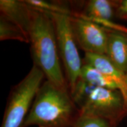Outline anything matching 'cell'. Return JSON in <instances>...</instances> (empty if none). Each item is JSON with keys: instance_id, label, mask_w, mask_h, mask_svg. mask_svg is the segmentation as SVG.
Here are the masks:
<instances>
[{"instance_id": "1", "label": "cell", "mask_w": 127, "mask_h": 127, "mask_svg": "<svg viewBox=\"0 0 127 127\" xmlns=\"http://www.w3.org/2000/svg\"><path fill=\"white\" fill-rule=\"evenodd\" d=\"M80 115L69 89L47 79L39 87L21 127H74Z\"/></svg>"}, {"instance_id": "2", "label": "cell", "mask_w": 127, "mask_h": 127, "mask_svg": "<svg viewBox=\"0 0 127 127\" xmlns=\"http://www.w3.org/2000/svg\"><path fill=\"white\" fill-rule=\"evenodd\" d=\"M28 35L34 65L43 72L47 80L61 88H69L60 64L55 28L50 16L32 9Z\"/></svg>"}, {"instance_id": "3", "label": "cell", "mask_w": 127, "mask_h": 127, "mask_svg": "<svg viewBox=\"0 0 127 127\" xmlns=\"http://www.w3.org/2000/svg\"><path fill=\"white\" fill-rule=\"evenodd\" d=\"M71 94L81 115L108 119L118 124L127 115L124 99L119 90L94 86L81 78Z\"/></svg>"}, {"instance_id": "4", "label": "cell", "mask_w": 127, "mask_h": 127, "mask_svg": "<svg viewBox=\"0 0 127 127\" xmlns=\"http://www.w3.org/2000/svg\"><path fill=\"white\" fill-rule=\"evenodd\" d=\"M44 77L43 72L33 65L26 77L12 88L1 127H21Z\"/></svg>"}, {"instance_id": "5", "label": "cell", "mask_w": 127, "mask_h": 127, "mask_svg": "<svg viewBox=\"0 0 127 127\" xmlns=\"http://www.w3.org/2000/svg\"><path fill=\"white\" fill-rule=\"evenodd\" d=\"M46 13L50 16L54 24L59 55L64 66L66 81L71 93L81 79L83 62L79 56L73 34L71 16L59 13Z\"/></svg>"}, {"instance_id": "6", "label": "cell", "mask_w": 127, "mask_h": 127, "mask_svg": "<svg viewBox=\"0 0 127 127\" xmlns=\"http://www.w3.org/2000/svg\"><path fill=\"white\" fill-rule=\"evenodd\" d=\"M74 38L85 53L106 55L109 29L87 19L71 16Z\"/></svg>"}, {"instance_id": "7", "label": "cell", "mask_w": 127, "mask_h": 127, "mask_svg": "<svg viewBox=\"0 0 127 127\" xmlns=\"http://www.w3.org/2000/svg\"><path fill=\"white\" fill-rule=\"evenodd\" d=\"M120 1L112 0L84 1L81 12L74 14L72 16L87 19L109 28L112 24L110 20L114 15L116 16Z\"/></svg>"}, {"instance_id": "8", "label": "cell", "mask_w": 127, "mask_h": 127, "mask_svg": "<svg viewBox=\"0 0 127 127\" xmlns=\"http://www.w3.org/2000/svg\"><path fill=\"white\" fill-rule=\"evenodd\" d=\"M84 64H87L98 69L103 74L109 76L117 82L119 90L122 93L127 109V72L117 68L106 55L85 53Z\"/></svg>"}, {"instance_id": "9", "label": "cell", "mask_w": 127, "mask_h": 127, "mask_svg": "<svg viewBox=\"0 0 127 127\" xmlns=\"http://www.w3.org/2000/svg\"><path fill=\"white\" fill-rule=\"evenodd\" d=\"M0 12L1 15L15 24L29 38L32 9L24 1L1 0Z\"/></svg>"}, {"instance_id": "10", "label": "cell", "mask_w": 127, "mask_h": 127, "mask_svg": "<svg viewBox=\"0 0 127 127\" xmlns=\"http://www.w3.org/2000/svg\"><path fill=\"white\" fill-rule=\"evenodd\" d=\"M107 55L116 67L127 72V33L109 30Z\"/></svg>"}, {"instance_id": "11", "label": "cell", "mask_w": 127, "mask_h": 127, "mask_svg": "<svg viewBox=\"0 0 127 127\" xmlns=\"http://www.w3.org/2000/svg\"><path fill=\"white\" fill-rule=\"evenodd\" d=\"M81 78L94 86L119 90L118 85L112 78L88 65L83 64Z\"/></svg>"}, {"instance_id": "12", "label": "cell", "mask_w": 127, "mask_h": 127, "mask_svg": "<svg viewBox=\"0 0 127 127\" xmlns=\"http://www.w3.org/2000/svg\"><path fill=\"white\" fill-rule=\"evenodd\" d=\"M0 39H14L30 43L29 38L15 24L0 14Z\"/></svg>"}, {"instance_id": "13", "label": "cell", "mask_w": 127, "mask_h": 127, "mask_svg": "<svg viewBox=\"0 0 127 127\" xmlns=\"http://www.w3.org/2000/svg\"><path fill=\"white\" fill-rule=\"evenodd\" d=\"M32 9L48 13H59L72 16L74 12L64 2L47 1L43 0H24Z\"/></svg>"}, {"instance_id": "14", "label": "cell", "mask_w": 127, "mask_h": 127, "mask_svg": "<svg viewBox=\"0 0 127 127\" xmlns=\"http://www.w3.org/2000/svg\"><path fill=\"white\" fill-rule=\"evenodd\" d=\"M118 124L101 117L81 115L74 127H117Z\"/></svg>"}, {"instance_id": "15", "label": "cell", "mask_w": 127, "mask_h": 127, "mask_svg": "<svg viewBox=\"0 0 127 127\" xmlns=\"http://www.w3.org/2000/svg\"><path fill=\"white\" fill-rule=\"evenodd\" d=\"M116 16L119 18L127 21V0L120 1Z\"/></svg>"}]
</instances>
